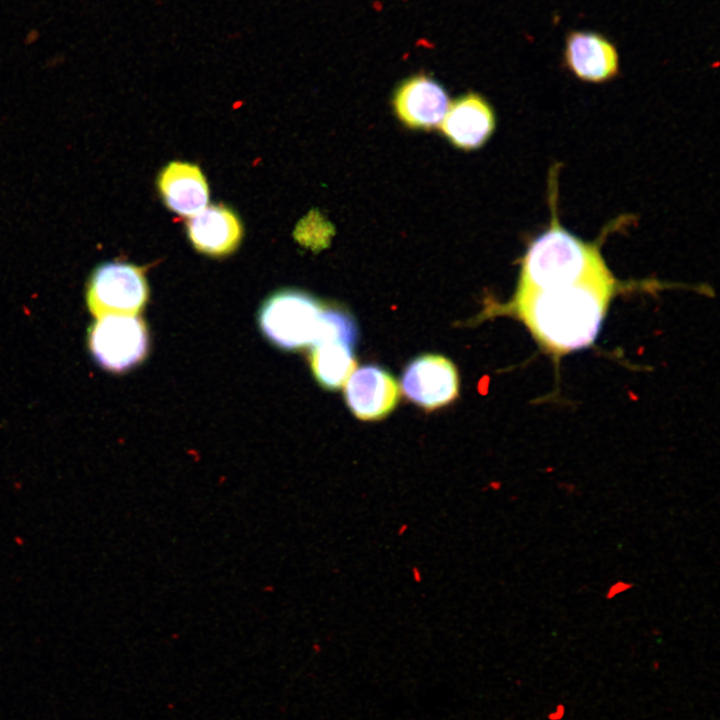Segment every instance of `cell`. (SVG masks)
<instances>
[{
	"label": "cell",
	"mask_w": 720,
	"mask_h": 720,
	"mask_svg": "<svg viewBox=\"0 0 720 720\" xmlns=\"http://www.w3.org/2000/svg\"><path fill=\"white\" fill-rule=\"evenodd\" d=\"M393 104L399 119L414 129L438 126L448 110L449 100L444 88L426 75H415L397 88Z\"/></svg>",
	"instance_id": "obj_7"
},
{
	"label": "cell",
	"mask_w": 720,
	"mask_h": 720,
	"mask_svg": "<svg viewBox=\"0 0 720 720\" xmlns=\"http://www.w3.org/2000/svg\"><path fill=\"white\" fill-rule=\"evenodd\" d=\"M310 360L314 376L327 389L341 387L356 366L352 345L339 340L314 345Z\"/></svg>",
	"instance_id": "obj_13"
},
{
	"label": "cell",
	"mask_w": 720,
	"mask_h": 720,
	"mask_svg": "<svg viewBox=\"0 0 720 720\" xmlns=\"http://www.w3.org/2000/svg\"><path fill=\"white\" fill-rule=\"evenodd\" d=\"M564 60L578 79L591 83L611 80L619 70V56L614 44L592 31H572L567 35Z\"/></svg>",
	"instance_id": "obj_9"
},
{
	"label": "cell",
	"mask_w": 720,
	"mask_h": 720,
	"mask_svg": "<svg viewBox=\"0 0 720 720\" xmlns=\"http://www.w3.org/2000/svg\"><path fill=\"white\" fill-rule=\"evenodd\" d=\"M323 310L308 294L284 290L264 302L259 312V325L275 345L295 350L314 344Z\"/></svg>",
	"instance_id": "obj_3"
},
{
	"label": "cell",
	"mask_w": 720,
	"mask_h": 720,
	"mask_svg": "<svg viewBox=\"0 0 720 720\" xmlns=\"http://www.w3.org/2000/svg\"><path fill=\"white\" fill-rule=\"evenodd\" d=\"M158 187L165 204L181 216L192 217L208 203L209 190L198 166L171 162L160 173Z\"/></svg>",
	"instance_id": "obj_11"
},
{
	"label": "cell",
	"mask_w": 720,
	"mask_h": 720,
	"mask_svg": "<svg viewBox=\"0 0 720 720\" xmlns=\"http://www.w3.org/2000/svg\"><path fill=\"white\" fill-rule=\"evenodd\" d=\"M345 399L357 418L377 420L394 409L399 400V387L384 369L374 365L362 366L347 379Z\"/></svg>",
	"instance_id": "obj_8"
},
{
	"label": "cell",
	"mask_w": 720,
	"mask_h": 720,
	"mask_svg": "<svg viewBox=\"0 0 720 720\" xmlns=\"http://www.w3.org/2000/svg\"><path fill=\"white\" fill-rule=\"evenodd\" d=\"M187 231L198 251L213 256L231 253L242 236L236 215L221 205H210L192 216Z\"/></svg>",
	"instance_id": "obj_12"
},
{
	"label": "cell",
	"mask_w": 720,
	"mask_h": 720,
	"mask_svg": "<svg viewBox=\"0 0 720 720\" xmlns=\"http://www.w3.org/2000/svg\"><path fill=\"white\" fill-rule=\"evenodd\" d=\"M614 288L607 266L573 282L519 289L515 308L540 344L554 353L591 345Z\"/></svg>",
	"instance_id": "obj_1"
},
{
	"label": "cell",
	"mask_w": 720,
	"mask_h": 720,
	"mask_svg": "<svg viewBox=\"0 0 720 720\" xmlns=\"http://www.w3.org/2000/svg\"><path fill=\"white\" fill-rule=\"evenodd\" d=\"M148 298L143 268L123 262H105L91 273L86 290L87 305L97 318L136 315Z\"/></svg>",
	"instance_id": "obj_4"
},
{
	"label": "cell",
	"mask_w": 720,
	"mask_h": 720,
	"mask_svg": "<svg viewBox=\"0 0 720 720\" xmlns=\"http://www.w3.org/2000/svg\"><path fill=\"white\" fill-rule=\"evenodd\" d=\"M401 386L406 397L418 406L433 410L447 405L458 394L454 364L441 355L414 359L403 373Z\"/></svg>",
	"instance_id": "obj_6"
},
{
	"label": "cell",
	"mask_w": 720,
	"mask_h": 720,
	"mask_svg": "<svg viewBox=\"0 0 720 720\" xmlns=\"http://www.w3.org/2000/svg\"><path fill=\"white\" fill-rule=\"evenodd\" d=\"M596 246L563 229L555 220L530 244L522 261L519 289H541L577 281L605 267Z\"/></svg>",
	"instance_id": "obj_2"
},
{
	"label": "cell",
	"mask_w": 720,
	"mask_h": 720,
	"mask_svg": "<svg viewBox=\"0 0 720 720\" xmlns=\"http://www.w3.org/2000/svg\"><path fill=\"white\" fill-rule=\"evenodd\" d=\"M89 349L98 364L112 372L140 363L148 350V333L136 315L109 314L97 318L88 332Z\"/></svg>",
	"instance_id": "obj_5"
},
{
	"label": "cell",
	"mask_w": 720,
	"mask_h": 720,
	"mask_svg": "<svg viewBox=\"0 0 720 720\" xmlns=\"http://www.w3.org/2000/svg\"><path fill=\"white\" fill-rule=\"evenodd\" d=\"M495 117L489 104L479 95L467 94L449 107L441 129L456 147L471 150L482 146L492 134Z\"/></svg>",
	"instance_id": "obj_10"
}]
</instances>
